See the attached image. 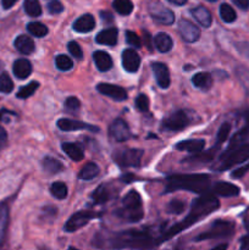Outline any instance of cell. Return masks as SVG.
<instances>
[{"label":"cell","mask_w":249,"mask_h":250,"mask_svg":"<svg viewBox=\"0 0 249 250\" xmlns=\"http://www.w3.org/2000/svg\"><path fill=\"white\" fill-rule=\"evenodd\" d=\"M93 244L105 250H151L159 246L158 238L146 229H127L120 232H100L93 238Z\"/></svg>","instance_id":"1"},{"label":"cell","mask_w":249,"mask_h":250,"mask_svg":"<svg viewBox=\"0 0 249 250\" xmlns=\"http://www.w3.org/2000/svg\"><path fill=\"white\" fill-rule=\"evenodd\" d=\"M219 208L220 203L215 195H202V197L198 198V199H195L194 202H193L189 212H188V215L182 220V221L173 225L172 227H170V229H166V231H164V233L158 238L159 244L163 243V242L168 241V239L172 238L173 236L178 234L180 232L185 231V229H187L188 227H190L192 225L197 224L200 220L205 219V217L209 216L211 212H214L215 210H217Z\"/></svg>","instance_id":"2"},{"label":"cell","mask_w":249,"mask_h":250,"mask_svg":"<svg viewBox=\"0 0 249 250\" xmlns=\"http://www.w3.org/2000/svg\"><path fill=\"white\" fill-rule=\"evenodd\" d=\"M210 188L208 175H173L167 178L165 192L183 189L193 193H205Z\"/></svg>","instance_id":"3"},{"label":"cell","mask_w":249,"mask_h":250,"mask_svg":"<svg viewBox=\"0 0 249 250\" xmlns=\"http://www.w3.org/2000/svg\"><path fill=\"white\" fill-rule=\"evenodd\" d=\"M115 215L120 220L128 224L139 222L144 217V209L142 198L136 190H129L122 199L121 205L116 209Z\"/></svg>","instance_id":"4"},{"label":"cell","mask_w":249,"mask_h":250,"mask_svg":"<svg viewBox=\"0 0 249 250\" xmlns=\"http://www.w3.org/2000/svg\"><path fill=\"white\" fill-rule=\"evenodd\" d=\"M249 160V143L241 144L233 149L226 150L219 160V166L216 167L217 171H226L237 164H242Z\"/></svg>","instance_id":"5"},{"label":"cell","mask_w":249,"mask_h":250,"mask_svg":"<svg viewBox=\"0 0 249 250\" xmlns=\"http://www.w3.org/2000/svg\"><path fill=\"white\" fill-rule=\"evenodd\" d=\"M234 233V224L226 220H216L205 232L200 233L195 238V242L208 241V239L227 238Z\"/></svg>","instance_id":"6"},{"label":"cell","mask_w":249,"mask_h":250,"mask_svg":"<svg viewBox=\"0 0 249 250\" xmlns=\"http://www.w3.org/2000/svg\"><path fill=\"white\" fill-rule=\"evenodd\" d=\"M144 151L141 149H122L114 153V160L121 167H138Z\"/></svg>","instance_id":"7"},{"label":"cell","mask_w":249,"mask_h":250,"mask_svg":"<svg viewBox=\"0 0 249 250\" xmlns=\"http://www.w3.org/2000/svg\"><path fill=\"white\" fill-rule=\"evenodd\" d=\"M98 216H99V214H97L95 211H90V210H81V211L75 212V214L67 220L63 229H65L66 232H68V233H72V232H76L80 229H82V227L85 226L90 220L95 219V217Z\"/></svg>","instance_id":"8"},{"label":"cell","mask_w":249,"mask_h":250,"mask_svg":"<svg viewBox=\"0 0 249 250\" xmlns=\"http://www.w3.org/2000/svg\"><path fill=\"white\" fill-rule=\"evenodd\" d=\"M149 14L160 24H172L175 22V14L158 1L149 4Z\"/></svg>","instance_id":"9"},{"label":"cell","mask_w":249,"mask_h":250,"mask_svg":"<svg viewBox=\"0 0 249 250\" xmlns=\"http://www.w3.org/2000/svg\"><path fill=\"white\" fill-rule=\"evenodd\" d=\"M188 125H189V117L185 111L180 110V111H175L164 120L163 128H165L166 131L177 132L185 129Z\"/></svg>","instance_id":"10"},{"label":"cell","mask_w":249,"mask_h":250,"mask_svg":"<svg viewBox=\"0 0 249 250\" xmlns=\"http://www.w3.org/2000/svg\"><path fill=\"white\" fill-rule=\"evenodd\" d=\"M178 32H180L181 37L187 43H194L199 39L200 31L193 22L188 21V20H181L178 23Z\"/></svg>","instance_id":"11"},{"label":"cell","mask_w":249,"mask_h":250,"mask_svg":"<svg viewBox=\"0 0 249 250\" xmlns=\"http://www.w3.org/2000/svg\"><path fill=\"white\" fill-rule=\"evenodd\" d=\"M97 90L105 97L111 98L116 102H124L127 99V92L124 90V88L120 87V85L110 84V83H99L97 85Z\"/></svg>","instance_id":"12"},{"label":"cell","mask_w":249,"mask_h":250,"mask_svg":"<svg viewBox=\"0 0 249 250\" xmlns=\"http://www.w3.org/2000/svg\"><path fill=\"white\" fill-rule=\"evenodd\" d=\"M110 137L116 142H126L131 137V131L126 122L122 119H117L112 122L109 129Z\"/></svg>","instance_id":"13"},{"label":"cell","mask_w":249,"mask_h":250,"mask_svg":"<svg viewBox=\"0 0 249 250\" xmlns=\"http://www.w3.org/2000/svg\"><path fill=\"white\" fill-rule=\"evenodd\" d=\"M59 128L61 131L70 132V131H78V129H87L90 132H98L99 128L95 126H92L89 124H85V122L77 121V120H70V119H60L56 122Z\"/></svg>","instance_id":"14"},{"label":"cell","mask_w":249,"mask_h":250,"mask_svg":"<svg viewBox=\"0 0 249 250\" xmlns=\"http://www.w3.org/2000/svg\"><path fill=\"white\" fill-rule=\"evenodd\" d=\"M141 65V58L134 51V49H126L122 53V67L129 73H134L138 71Z\"/></svg>","instance_id":"15"},{"label":"cell","mask_w":249,"mask_h":250,"mask_svg":"<svg viewBox=\"0 0 249 250\" xmlns=\"http://www.w3.org/2000/svg\"><path fill=\"white\" fill-rule=\"evenodd\" d=\"M153 67V72L155 75L156 82H158V85L163 89H166L170 85V72H168V68L165 63L163 62H154L151 65Z\"/></svg>","instance_id":"16"},{"label":"cell","mask_w":249,"mask_h":250,"mask_svg":"<svg viewBox=\"0 0 249 250\" xmlns=\"http://www.w3.org/2000/svg\"><path fill=\"white\" fill-rule=\"evenodd\" d=\"M248 137H249V111L244 114V126L242 127L239 131H237L236 134L232 137L231 142H229V146L227 148V150L233 149L236 148V146L243 144V142L246 141Z\"/></svg>","instance_id":"17"},{"label":"cell","mask_w":249,"mask_h":250,"mask_svg":"<svg viewBox=\"0 0 249 250\" xmlns=\"http://www.w3.org/2000/svg\"><path fill=\"white\" fill-rule=\"evenodd\" d=\"M117 36H119V31H117L116 27H110V28L99 32L98 36L95 37V41L102 45L114 46L117 43Z\"/></svg>","instance_id":"18"},{"label":"cell","mask_w":249,"mask_h":250,"mask_svg":"<svg viewBox=\"0 0 249 250\" xmlns=\"http://www.w3.org/2000/svg\"><path fill=\"white\" fill-rule=\"evenodd\" d=\"M205 146V141L203 139H188V141L178 142L176 149L181 151H188L190 154H197L203 151Z\"/></svg>","instance_id":"19"},{"label":"cell","mask_w":249,"mask_h":250,"mask_svg":"<svg viewBox=\"0 0 249 250\" xmlns=\"http://www.w3.org/2000/svg\"><path fill=\"white\" fill-rule=\"evenodd\" d=\"M95 27V20L90 14L82 15L73 22V29L78 33H88Z\"/></svg>","instance_id":"20"},{"label":"cell","mask_w":249,"mask_h":250,"mask_svg":"<svg viewBox=\"0 0 249 250\" xmlns=\"http://www.w3.org/2000/svg\"><path fill=\"white\" fill-rule=\"evenodd\" d=\"M14 45L19 53L23 54V55H29L34 51V42L31 37L26 36V34H21L17 37L14 42Z\"/></svg>","instance_id":"21"},{"label":"cell","mask_w":249,"mask_h":250,"mask_svg":"<svg viewBox=\"0 0 249 250\" xmlns=\"http://www.w3.org/2000/svg\"><path fill=\"white\" fill-rule=\"evenodd\" d=\"M212 192L217 195H221V197H237L241 192L239 187L232 185L228 182H217L216 185L212 187Z\"/></svg>","instance_id":"22"},{"label":"cell","mask_w":249,"mask_h":250,"mask_svg":"<svg viewBox=\"0 0 249 250\" xmlns=\"http://www.w3.org/2000/svg\"><path fill=\"white\" fill-rule=\"evenodd\" d=\"M12 72L19 80H26L32 73V65L27 59H19L14 62Z\"/></svg>","instance_id":"23"},{"label":"cell","mask_w":249,"mask_h":250,"mask_svg":"<svg viewBox=\"0 0 249 250\" xmlns=\"http://www.w3.org/2000/svg\"><path fill=\"white\" fill-rule=\"evenodd\" d=\"M93 60H94L98 70L102 71V72H106V71L111 70L112 65H114L111 56L102 50H98L93 54Z\"/></svg>","instance_id":"24"},{"label":"cell","mask_w":249,"mask_h":250,"mask_svg":"<svg viewBox=\"0 0 249 250\" xmlns=\"http://www.w3.org/2000/svg\"><path fill=\"white\" fill-rule=\"evenodd\" d=\"M61 149L73 161H81L84 158L83 148L81 146H78L77 143H62L61 144Z\"/></svg>","instance_id":"25"},{"label":"cell","mask_w":249,"mask_h":250,"mask_svg":"<svg viewBox=\"0 0 249 250\" xmlns=\"http://www.w3.org/2000/svg\"><path fill=\"white\" fill-rule=\"evenodd\" d=\"M190 12H192L193 17H194V19L197 20V21L199 22L204 28H209V27L211 26L212 17H211V14H210V11L207 9V7L198 6L195 7V9H193Z\"/></svg>","instance_id":"26"},{"label":"cell","mask_w":249,"mask_h":250,"mask_svg":"<svg viewBox=\"0 0 249 250\" xmlns=\"http://www.w3.org/2000/svg\"><path fill=\"white\" fill-rule=\"evenodd\" d=\"M154 44H155V48L160 53H167L173 46V42L171 37L167 33H164V32H160V33L154 37Z\"/></svg>","instance_id":"27"},{"label":"cell","mask_w":249,"mask_h":250,"mask_svg":"<svg viewBox=\"0 0 249 250\" xmlns=\"http://www.w3.org/2000/svg\"><path fill=\"white\" fill-rule=\"evenodd\" d=\"M192 83L202 90H209L212 85V76L209 72H198L193 76Z\"/></svg>","instance_id":"28"},{"label":"cell","mask_w":249,"mask_h":250,"mask_svg":"<svg viewBox=\"0 0 249 250\" xmlns=\"http://www.w3.org/2000/svg\"><path fill=\"white\" fill-rule=\"evenodd\" d=\"M110 199H111V190L105 185L99 186L92 194V200L94 204H104Z\"/></svg>","instance_id":"29"},{"label":"cell","mask_w":249,"mask_h":250,"mask_svg":"<svg viewBox=\"0 0 249 250\" xmlns=\"http://www.w3.org/2000/svg\"><path fill=\"white\" fill-rule=\"evenodd\" d=\"M43 170L44 172L48 173V175H55V173H59L60 171L63 170L62 164L60 163L56 159L51 158V156H46L43 160Z\"/></svg>","instance_id":"30"},{"label":"cell","mask_w":249,"mask_h":250,"mask_svg":"<svg viewBox=\"0 0 249 250\" xmlns=\"http://www.w3.org/2000/svg\"><path fill=\"white\" fill-rule=\"evenodd\" d=\"M98 175H99V166L95 163H88L87 165L83 166L82 170L80 171L78 177H80L81 180L89 181L97 177Z\"/></svg>","instance_id":"31"},{"label":"cell","mask_w":249,"mask_h":250,"mask_svg":"<svg viewBox=\"0 0 249 250\" xmlns=\"http://www.w3.org/2000/svg\"><path fill=\"white\" fill-rule=\"evenodd\" d=\"M7 222H9V208H7L6 204L2 203V204H0V246L4 241Z\"/></svg>","instance_id":"32"},{"label":"cell","mask_w":249,"mask_h":250,"mask_svg":"<svg viewBox=\"0 0 249 250\" xmlns=\"http://www.w3.org/2000/svg\"><path fill=\"white\" fill-rule=\"evenodd\" d=\"M27 31L29 34L37 37V38H43L48 34L49 29L45 24L41 23V22H29L27 24Z\"/></svg>","instance_id":"33"},{"label":"cell","mask_w":249,"mask_h":250,"mask_svg":"<svg viewBox=\"0 0 249 250\" xmlns=\"http://www.w3.org/2000/svg\"><path fill=\"white\" fill-rule=\"evenodd\" d=\"M112 6L116 10V12L124 16H127L133 11V2L131 0H114Z\"/></svg>","instance_id":"34"},{"label":"cell","mask_w":249,"mask_h":250,"mask_svg":"<svg viewBox=\"0 0 249 250\" xmlns=\"http://www.w3.org/2000/svg\"><path fill=\"white\" fill-rule=\"evenodd\" d=\"M220 17L226 23H232V22L236 21L237 14L231 5L221 4V6H220Z\"/></svg>","instance_id":"35"},{"label":"cell","mask_w":249,"mask_h":250,"mask_svg":"<svg viewBox=\"0 0 249 250\" xmlns=\"http://www.w3.org/2000/svg\"><path fill=\"white\" fill-rule=\"evenodd\" d=\"M23 9L31 17H38L42 15V6L38 0H24Z\"/></svg>","instance_id":"36"},{"label":"cell","mask_w":249,"mask_h":250,"mask_svg":"<svg viewBox=\"0 0 249 250\" xmlns=\"http://www.w3.org/2000/svg\"><path fill=\"white\" fill-rule=\"evenodd\" d=\"M50 192L54 198L62 200L67 197V186L63 182H54L50 187Z\"/></svg>","instance_id":"37"},{"label":"cell","mask_w":249,"mask_h":250,"mask_svg":"<svg viewBox=\"0 0 249 250\" xmlns=\"http://www.w3.org/2000/svg\"><path fill=\"white\" fill-rule=\"evenodd\" d=\"M38 87H39V83L36 82V81H33V82L28 83L27 85H23V87L17 92L16 97L19 98V99H27V98L32 97V95L34 94V92L38 89Z\"/></svg>","instance_id":"38"},{"label":"cell","mask_w":249,"mask_h":250,"mask_svg":"<svg viewBox=\"0 0 249 250\" xmlns=\"http://www.w3.org/2000/svg\"><path fill=\"white\" fill-rule=\"evenodd\" d=\"M55 66L60 71H68L73 67V61L68 56L60 54L55 58Z\"/></svg>","instance_id":"39"},{"label":"cell","mask_w":249,"mask_h":250,"mask_svg":"<svg viewBox=\"0 0 249 250\" xmlns=\"http://www.w3.org/2000/svg\"><path fill=\"white\" fill-rule=\"evenodd\" d=\"M14 89V82L10 78V76L7 73H1L0 75V93H4V94H9Z\"/></svg>","instance_id":"40"},{"label":"cell","mask_w":249,"mask_h":250,"mask_svg":"<svg viewBox=\"0 0 249 250\" xmlns=\"http://www.w3.org/2000/svg\"><path fill=\"white\" fill-rule=\"evenodd\" d=\"M229 133H231V125L228 122H225L220 126L219 131H217V136H216V146H220L224 142L227 141L228 138Z\"/></svg>","instance_id":"41"},{"label":"cell","mask_w":249,"mask_h":250,"mask_svg":"<svg viewBox=\"0 0 249 250\" xmlns=\"http://www.w3.org/2000/svg\"><path fill=\"white\" fill-rule=\"evenodd\" d=\"M185 209H186V203L180 199L171 200L167 205V211L170 212V214L180 215L185 211Z\"/></svg>","instance_id":"42"},{"label":"cell","mask_w":249,"mask_h":250,"mask_svg":"<svg viewBox=\"0 0 249 250\" xmlns=\"http://www.w3.org/2000/svg\"><path fill=\"white\" fill-rule=\"evenodd\" d=\"M136 107L141 112H148L149 110V98L145 94H139L136 98Z\"/></svg>","instance_id":"43"},{"label":"cell","mask_w":249,"mask_h":250,"mask_svg":"<svg viewBox=\"0 0 249 250\" xmlns=\"http://www.w3.org/2000/svg\"><path fill=\"white\" fill-rule=\"evenodd\" d=\"M126 42H127V44H128V45L134 46L136 49L141 48V45H142L141 38H139V37L132 31H127L126 32Z\"/></svg>","instance_id":"44"},{"label":"cell","mask_w":249,"mask_h":250,"mask_svg":"<svg viewBox=\"0 0 249 250\" xmlns=\"http://www.w3.org/2000/svg\"><path fill=\"white\" fill-rule=\"evenodd\" d=\"M67 49H68V51H70V54L73 56V58L78 59V60H81V59L83 58L82 48H81L80 44L76 43V42H70V43L67 44Z\"/></svg>","instance_id":"45"},{"label":"cell","mask_w":249,"mask_h":250,"mask_svg":"<svg viewBox=\"0 0 249 250\" xmlns=\"http://www.w3.org/2000/svg\"><path fill=\"white\" fill-rule=\"evenodd\" d=\"M80 107H81V103L76 97H70L65 100V109L68 110L70 112L78 111Z\"/></svg>","instance_id":"46"},{"label":"cell","mask_w":249,"mask_h":250,"mask_svg":"<svg viewBox=\"0 0 249 250\" xmlns=\"http://www.w3.org/2000/svg\"><path fill=\"white\" fill-rule=\"evenodd\" d=\"M62 10H63V6L59 0H51V1L48 4V11L50 12V14L53 15L60 14V12H62Z\"/></svg>","instance_id":"47"},{"label":"cell","mask_w":249,"mask_h":250,"mask_svg":"<svg viewBox=\"0 0 249 250\" xmlns=\"http://www.w3.org/2000/svg\"><path fill=\"white\" fill-rule=\"evenodd\" d=\"M248 171H249V163L244 164V165H242L241 167H238L237 170H234L233 172L231 173V177L232 178H241V177H243V176L246 175Z\"/></svg>","instance_id":"48"},{"label":"cell","mask_w":249,"mask_h":250,"mask_svg":"<svg viewBox=\"0 0 249 250\" xmlns=\"http://www.w3.org/2000/svg\"><path fill=\"white\" fill-rule=\"evenodd\" d=\"M143 41H144V45L148 48V50H153V44H154V39L153 37L149 34V32L143 31Z\"/></svg>","instance_id":"49"},{"label":"cell","mask_w":249,"mask_h":250,"mask_svg":"<svg viewBox=\"0 0 249 250\" xmlns=\"http://www.w3.org/2000/svg\"><path fill=\"white\" fill-rule=\"evenodd\" d=\"M236 6H238L241 10L249 9V0H232Z\"/></svg>","instance_id":"50"},{"label":"cell","mask_w":249,"mask_h":250,"mask_svg":"<svg viewBox=\"0 0 249 250\" xmlns=\"http://www.w3.org/2000/svg\"><path fill=\"white\" fill-rule=\"evenodd\" d=\"M239 250H249V233L243 236L241 238V247Z\"/></svg>","instance_id":"51"},{"label":"cell","mask_w":249,"mask_h":250,"mask_svg":"<svg viewBox=\"0 0 249 250\" xmlns=\"http://www.w3.org/2000/svg\"><path fill=\"white\" fill-rule=\"evenodd\" d=\"M100 17H102L103 21L106 22V23H110V22L114 21V16H112V14H110V12L107 11L100 12Z\"/></svg>","instance_id":"52"},{"label":"cell","mask_w":249,"mask_h":250,"mask_svg":"<svg viewBox=\"0 0 249 250\" xmlns=\"http://www.w3.org/2000/svg\"><path fill=\"white\" fill-rule=\"evenodd\" d=\"M17 2V0H1V5L5 10L11 9L15 4Z\"/></svg>","instance_id":"53"},{"label":"cell","mask_w":249,"mask_h":250,"mask_svg":"<svg viewBox=\"0 0 249 250\" xmlns=\"http://www.w3.org/2000/svg\"><path fill=\"white\" fill-rule=\"evenodd\" d=\"M6 138H7L6 131H5V129L2 128L1 126H0V148H1V146L5 144V142H6Z\"/></svg>","instance_id":"54"},{"label":"cell","mask_w":249,"mask_h":250,"mask_svg":"<svg viewBox=\"0 0 249 250\" xmlns=\"http://www.w3.org/2000/svg\"><path fill=\"white\" fill-rule=\"evenodd\" d=\"M167 1H170L171 4H175V5H178V6H182V5H185L186 2H187V0H167Z\"/></svg>","instance_id":"55"},{"label":"cell","mask_w":249,"mask_h":250,"mask_svg":"<svg viewBox=\"0 0 249 250\" xmlns=\"http://www.w3.org/2000/svg\"><path fill=\"white\" fill-rule=\"evenodd\" d=\"M211 250H227V244H220V246L215 247V248Z\"/></svg>","instance_id":"56"},{"label":"cell","mask_w":249,"mask_h":250,"mask_svg":"<svg viewBox=\"0 0 249 250\" xmlns=\"http://www.w3.org/2000/svg\"><path fill=\"white\" fill-rule=\"evenodd\" d=\"M6 110H0V121H1L2 119H4V115L6 114Z\"/></svg>","instance_id":"57"},{"label":"cell","mask_w":249,"mask_h":250,"mask_svg":"<svg viewBox=\"0 0 249 250\" xmlns=\"http://www.w3.org/2000/svg\"><path fill=\"white\" fill-rule=\"evenodd\" d=\"M2 67H4V63H2V62H1V61H0V70H1V68H2Z\"/></svg>","instance_id":"58"},{"label":"cell","mask_w":249,"mask_h":250,"mask_svg":"<svg viewBox=\"0 0 249 250\" xmlns=\"http://www.w3.org/2000/svg\"><path fill=\"white\" fill-rule=\"evenodd\" d=\"M67 250H80V249H76V248H72V247H71V248H68Z\"/></svg>","instance_id":"59"},{"label":"cell","mask_w":249,"mask_h":250,"mask_svg":"<svg viewBox=\"0 0 249 250\" xmlns=\"http://www.w3.org/2000/svg\"><path fill=\"white\" fill-rule=\"evenodd\" d=\"M208 1H216V0H208Z\"/></svg>","instance_id":"60"},{"label":"cell","mask_w":249,"mask_h":250,"mask_svg":"<svg viewBox=\"0 0 249 250\" xmlns=\"http://www.w3.org/2000/svg\"><path fill=\"white\" fill-rule=\"evenodd\" d=\"M244 54H247V55H248V58H249V51H248V53H244Z\"/></svg>","instance_id":"61"},{"label":"cell","mask_w":249,"mask_h":250,"mask_svg":"<svg viewBox=\"0 0 249 250\" xmlns=\"http://www.w3.org/2000/svg\"><path fill=\"white\" fill-rule=\"evenodd\" d=\"M41 250H46V249H41Z\"/></svg>","instance_id":"62"}]
</instances>
